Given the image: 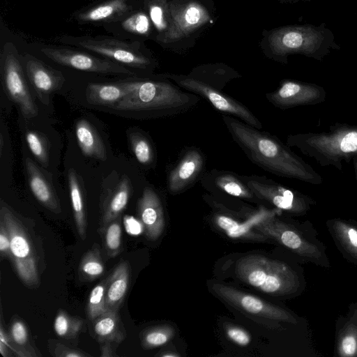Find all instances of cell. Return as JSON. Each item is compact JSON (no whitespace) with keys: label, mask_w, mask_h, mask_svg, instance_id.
<instances>
[{"label":"cell","mask_w":357,"mask_h":357,"mask_svg":"<svg viewBox=\"0 0 357 357\" xmlns=\"http://www.w3.org/2000/svg\"><path fill=\"white\" fill-rule=\"evenodd\" d=\"M164 77L172 80L179 87L202 97L218 111L233 116L245 123L261 130L260 120L241 102L227 96L220 90L197 80L188 75L165 73Z\"/></svg>","instance_id":"7c38bea8"},{"label":"cell","mask_w":357,"mask_h":357,"mask_svg":"<svg viewBox=\"0 0 357 357\" xmlns=\"http://www.w3.org/2000/svg\"><path fill=\"white\" fill-rule=\"evenodd\" d=\"M120 22L122 29L127 33L154 40L155 33L146 10L141 7L129 13Z\"/></svg>","instance_id":"d6a6232c"},{"label":"cell","mask_w":357,"mask_h":357,"mask_svg":"<svg viewBox=\"0 0 357 357\" xmlns=\"http://www.w3.org/2000/svg\"><path fill=\"white\" fill-rule=\"evenodd\" d=\"M68 185L77 230L81 238L84 240L86 236L84 204L79 181L74 169H72L68 172Z\"/></svg>","instance_id":"836d02e7"},{"label":"cell","mask_w":357,"mask_h":357,"mask_svg":"<svg viewBox=\"0 0 357 357\" xmlns=\"http://www.w3.org/2000/svg\"><path fill=\"white\" fill-rule=\"evenodd\" d=\"M225 331L227 337L238 346L245 347L251 341L250 334L238 326L229 324L227 326Z\"/></svg>","instance_id":"7bdbcfd3"},{"label":"cell","mask_w":357,"mask_h":357,"mask_svg":"<svg viewBox=\"0 0 357 357\" xmlns=\"http://www.w3.org/2000/svg\"><path fill=\"white\" fill-rule=\"evenodd\" d=\"M128 84L130 93L113 107L115 109L148 112L159 117L174 116L193 109L200 100L197 95L182 90L165 77Z\"/></svg>","instance_id":"3957f363"},{"label":"cell","mask_w":357,"mask_h":357,"mask_svg":"<svg viewBox=\"0 0 357 357\" xmlns=\"http://www.w3.org/2000/svg\"><path fill=\"white\" fill-rule=\"evenodd\" d=\"M107 278L94 287L88 298L86 314L89 320L93 321L105 313L108 309L106 307V288Z\"/></svg>","instance_id":"d590c367"},{"label":"cell","mask_w":357,"mask_h":357,"mask_svg":"<svg viewBox=\"0 0 357 357\" xmlns=\"http://www.w3.org/2000/svg\"><path fill=\"white\" fill-rule=\"evenodd\" d=\"M130 144L137 160L143 165H151L155 160L153 147L149 139L140 132L132 133Z\"/></svg>","instance_id":"f35d334b"},{"label":"cell","mask_w":357,"mask_h":357,"mask_svg":"<svg viewBox=\"0 0 357 357\" xmlns=\"http://www.w3.org/2000/svg\"><path fill=\"white\" fill-rule=\"evenodd\" d=\"M282 211L279 209L267 210L261 208L259 211L251 215L245 222H240L232 217L224 214H216L214 220L215 225L222 230L227 236L234 239L264 238L263 236L255 234L252 231V227L261 221L263 219L275 215L277 212Z\"/></svg>","instance_id":"603a6c76"},{"label":"cell","mask_w":357,"mask_h":357,"mask_svg":"<svg viewBox=\"0 0 357 357\" xmlns=\"http://www.w3.org/2000/svg\"><path fill=\"white\" fill-rule=\"evenodd\" d=\"M130 90L128 82L116 84L89 83L86 89V99L91 105L114 107Z\"/></svg>","instance_id":"4316f807"},{"label":"cell","mask_w":357,"mask_h":357,"mask_svg":"<svg viewBox=\"0 0 357 357\" xmlns=\"http://www.w3.org/2000/svg\"><path fill=\"white\" fill-rule=\"evenodd\" d=\"M169 27L159 44L181 53L215 20L213 0H169Z\"/></svg>","instance_id":"8992f818"},{"label":"cell","mask_w":357,"mask_h":357,"mask_svg":"<svg viewBox=\"0 0 357 357\" xmlns=\"http://www.w3.org/2000/svg\"><path fill=\"white\" fill-rule=\"evenodd\" d=\"M320 166L342 170V161L349 163L357 156V125L335 123L328 131L289 135L287 143Z\"/></svg>","instance_id":"277c9868"},{"label":"cell","mask_w":357,"mask_h":357,"mask_svg":"<svg viewBox=\"0 0 357 357\" xmlns=\"http://www.w3.org/2000/svg\"><path fill=\"white\" fill-rule=\"evenodd\" d=\"M0 253L1 258L10 257V236L6 227L1 220H0Z\"/></svg>","instance_id":"ee69618b"},{"label":"cell","mask_w":357,"mask_h":357,"mask_svg":"<svg viewBox=\"0 0 357 357\" xmlns=\"http://www.w3.org/2000/svg\"><path fill=\"white\" fill-rule=\"evenodd\" d=\"M174 335V330L169 326H158L144 331L142 335L144 349H153L165 344Z\"/></svg>","instance_id":"74e56055"},{"label":"cell","mask_w":357,"mask_h":357,"mask_svg":"<svg viewBox=\"0 0 357 357\" xmlns=\"http://www.w3.org/2000/svg\"><path fill=\"white\" fill-rule=\"evenodd\" d=\"M22 60L36 93L44 104H48L50 96L60 89L64 83L63 74L30 54L25 53Z\"/></svg>","instance_id":"ac0fdd59"},{"label":"cell","mask_w":357,"mask_h":357,"mask_svg":"<svg viewBox=\"0 0 357 357\" xmlns=\"http://www.w3.org/2000/svg\"><path fill=\"white\" fill-rule=\"evenodd\" d=\"M259 45L266 57L282 64L288 63L291 54L321 61L331 51L340 50L334 33L324 22L319 26L294 24L264 30Z\"/></svg>","instance_id":"7a4b0ae2"},{"label":"cell","mask_w":357,"mask_h":357,"mask_svg":"<svg viewBox=\"0 0 357 357\" xmlns=\"http://www.w3.org/2000/svg\"><path fill=\"white\" fill-rule=\"evenodd\" d=\"M0 68L3 89L8 97L18 106L26 119L36 116L38 107L30 93L20 56L11 42L6 43L1 49Z\"/></svg>","instance_id":"30bf717a"},{"label":"cell","mask_w":357,"mask_h":357,"mask_svg":"<svg viewBox=\"0 0 357 357\" xmlns=\"http://www.w3.org/2000/svg\"><path fill=\"white\" fill-rule=\"evenodd\" d=\"M352 161L354 169L355 177L357 181V156L354 157Z\"/></svg>","instance_id":"681fc988"},{"label":"cell","mask_w":357,"mask_h":357,"mask_svg":"<svg viewBox=\"0 0 357 357\" xmlns=\"http://www.w3.org/2000/svg\"><path fill=\"white\" fill-rule=\"evenodd\" d=\"M92 322L93 330L98 341L120 343L125 339L126 331L118 311L107 310Z\"/></svg>","instance_id":"83f0119b"},{"label":"cell","mask_w":357,"mask_h":357,"mask_svg":"<svg viewBox=\"0 0 357 357\" xmlns=\"http://www.w3.org/2000/svg\"><path fill=\"white\" fill-rule=\"evenodd\" d=\"M238 278L248 285L272 296H295L303 290V278L286 263L251 255L236 265Z\"/></svg>","instance_id":"5b68a950"},{"label":"cell","mask_w":357,"mask_h":357,"mask_svg":"<svg viewBox=\"0 0 357 357\" xmlns=\"http://www.w3.org/2000/svg\"><path fill=\"white\" fill-rule=\"evenodd\" d=\"M188 75L220 91L228 82L241 77L237 71L221 63L197 66Z\"/></svg>","instance_id":"484cf974"},{"label":"cell","mask_w":357,"mask_h":357,"mask_svg":"<svg viewBox=\"0 0 357 357\" xmlns=\"http://www.w3.org/2000/svg\"><path fill=\"white\" fill-rule=\"evenodd\" d=\"M82 324V320L71 317L61 310L54 319V329L58 336L65 339H71L77 336Z\"/></svg>","instance_id":"8d00e7d4"},{"label":"cell","mask_w":357,"mask_h":357,"mask_svg":"<svg viewBox=\"0 0 357 357\" xmlns=\"http://www.w3.org/2000/svg\"><path fill=\"white\" fill-rule=\"evenodd\" d=\"M77 142L85 155L105 160V147L93 126L86 119L78 121L75 125Z\"/></svg>","instance_id":"f1b7e54d"},{"label":"cell","mask_w":357,"mask_h":357,"mask_svg":"<svg viewBox=\"0 0 357 357\" xmlns=\"http://www.w3.org/2000/svg\"><path fill=\"white\" fill-rule=\"evenodd\" d=\"M0 220L3 222L9 234L10 259L17 275L27 287L33 288L38 286V259L28 230L13 212L3 204L1 206Z\"/></svg>","instance_id":"ba28073f"},{"label":"cell","mask_w":357,"mask_h":357,"mask_svg":"<svg viewBox=\"0 0 357 357\" xmlns=\"http://www.w3.org/2000/svg\"><path fill=\"white\" fill-rule=\"evenodd\" d=\"M258 199L294 215H305L316 204L311 197L289 188L264 176L241 175Z\"/></svg>","instance_id":"8fae6325"},{"label":"cell","mask_w":357,"mask_h":357,"mask_svg":"<svg viewBox=\"0 0 357 357\" xmlns=\"http://www.w3.org/2000/svg\"><path fill=\"white\" fill-rule=\"evenodd\" d=\"M102 230L107 253L110 257H114L121 249L122 229L120 218L110 222Z\"/></svg>","instance_id":"ab89813d"},{"label":"cell","mask_w":357,"mask_h":357,"mask_svg":"<svg viewBox=\"0 0 357 357\" xmlns=\"http://www.w3.org/2000/svg\"><path fill=\"white\" fill-rule=\"evenodd\" d=\"M40 52L55 63L79 70L100 74L135 75L124 66L112 60L73 49L45 47L41 48Z\"/></svg>","instance_id":"5bb4252c"},{"label":"cell","mask_w":357,"mask_h":357,"mask_svg":"<svg viewBox=\"0 0 357 357\" xmlns=\"http://www.w3.org/2000/svg\"><path fill=\"white\" fill-rule=\"evenodd\" d=\"M56 40L101 55L116 63L142 70H153L157 61L142 51L139 42L128 43L104 36H63Z\"/></svg>","instance_id":"9c48e42d"},{"label":"cell","mask_w":357,"mask_h":357,"mask_svg":"<svg viewBox=\"0 0 357 357\" xmlns=\"http://www.w3.org/2000/svg\"><path fill=\"white\" fill-rule=\"evenodd\" d=\"M10 349L8 345L0 341V353L3 357H8L10 356Z\"/></svg>","instance_id":"7dc6e473"},{"label":"cell","mask_w":357,"mask_h":357,"mask_svg":"<svg viewBox=\"0 0 357 357\" xmlns=\"http://www.w3.org/2000/svg\"><path fill=\"white\" fill-rule=\"evenodd\" d=\"M25 137L32 154L46 167L48 164V152L45 137L36 131H27Z\"/></svg>","instance_id":"60d3db41"},{"label":"cell","mask_w":357,"mask_h":357,"mask_svg":"<svg viewBox=\"0 0 357 357\" xmlns=\"http://www.w3.org/2000/svg\"><path fill=\"white\" fill-rule=\"evenodd\" d=\"M50 353L56 357H85L88 354L81 350L70 348L59 342L51 340L49 342Z\"/></svg>","instance_id":"b9f144b4"},{"label":"cell","mask_w":357,"mask_h":357,"mask_svg":"<svg viewBox=\"0 0 357 357\" xmlns=\"http://www.w3.org/2000/svg\"><path fill=\"white\" fill-rule=\"evenodd\" d=\"M8 335L9 347L15 356L20 357L38 356L31 344L28 328L22 320L18 318L13 320Z\"/></svg>","instance_id":"1f68e13d"},{"label":"cell","mask_w":357,"mask_h":357,"mask_svg":"<svg viewBox=\"0 0 357 357\" xmlns=\"http://www.w3.org/2000/svg\"><path fill=\"white\" fill-rule=\"evenodd\" d=\"M334 355L357 357V303H351L346 314L335 321Z\"/></svg>","instance_id":"44dd1931"},{"label":"cell","mask_w":357,"mask_h":357,"mask_svg":"<svg viewBox=\"0 0 357 357\" xmlns=\"http://www.w3.org/2000/svg\"><path fill=\"white\" fill-rule=\"evenodd\" d=\"M25 168L29 185L34 197L48 209L59 213V200L51 183L29 158L25 159Z\"/></svg>","instance_id":"cb8c5ba5"},{"label":"cell","mask_w":357,"mask_h":357,"mask_svg":"<svg viewBox=\"0 0 357 357\" xmlns=\"http://www.w3.org/2000/svg\"><path fill=\"white\" fill-rule=\"evenodd\" d=\"M111 343L109 342H104V344L100 347L101 357H114L117 356L112 347Z\"/></svg>","instance_id":"bcb514c9"},{"label":"cell","mask_w":357,"mask_h":357,"mask_svg":"<svg viewBox=\"0 0 357 357\" xmlns=\"http://www.w3.org/2000/svg\"><path fill=\"white\" fill-rule=\"evenodd\" d=\"M142 7L150 17L155 33L154 40L159 43L169 27V0H142Z\"/></svg>","instance_id":"f546056e"},{"label":"cell","mask_w":357,"mask_h":357,"mask_svg":"<svg viewBox=\"0 0 357 357\" xmlns=\"http://www.w3.org/2000/svg\"><path fill=\"white\" fill-rule=\"evenodd\" d=\"M211 289L216 296L238 310L261 319L297 324L295 315L284 308L222 283H214Z\"/></svg>","instance_id":"4fadbf2b"},{"label":"cell","mask_w":357,"mask_h":357,"mask_svg":"<svg viewBox=\"0 0 357 357\" xmlns=\"http://www.w3.org/2000/svg\"><path fill=\"white\" fill-rule=\"evenodd\" d=\"M130 278L129 263L121 260L107 277L106 288V307L108 310L118 311L126 296Z\"/></svg>","instance_id":"d4e9b609"},{"label":"cell","mask_w":357,"mask_h":357,"mask_svg":"<svg viewBox=\"0 0 357 357\" xmlns=\"http://www.w3.org/2000/svg\"><path fill=\"white\" fill-rule=\"evenodd\" d=\"M281 3H294L300 1H311L312 0H276Z\"/></svg>","instance_id":"c3c4849f"},{"label":"cell","mask_w":357,"mask_h":357,"mask_svg":"<svg viewBox=\"0 0 357 357\" xmlns=\"http://www.w3.org/2000/svg\"><path fill=\"white\" fill-rule=\"evenodd\" d=\"M326 97L323 86L290 79L281 80L276 90L266 93L267 100L280 109L320 104Z\"/></svg>","instance_id":"9a60e30c"},{"label":"cell","mask_w":357,"mask_h":357,"mask_svg":"<svg viewBox=\"0 0 357 357\" xmlns=\"http://www.w3.org/2000/svg\"><path fill=\"white\" fill-rule=\"evenodd\" d=\"M105 266L98 245H94L82 257L79 273L85 280H93L103 275Z\"/></svg>","instance_id":"e575fe53"},{"label":"cell","mask_w":357,"mask_h":357,"mask_svg":"<svg viewBox=\"0 0 357 357\" xmlns=\"http://www.w3.org/2000/svg\"><path fill=\"white\" fill-rule=\"evenodd\" d=\"M0 144H1L0 148H1V153L2 152V149H3V135H1V137H0Z\"/></svg>","instance_id":"f907efd6"},{"label":"cell","mask_w":357,"mask_h":357,"mask_svg":"<svg viewBox=\"0 0 357 357\" xmlns=\"http://www.w3.org/2000/svg\"><path fill=\"white\" fill-rule=\"evenodd\" d=\"M139 220L147 238L156 240L165 227L162 204L158 194L151 187H145L137 202Z\"/></svg>","instance_id":"ffe728a7"},{"label":"cell","mask_w":357,"mask_h":357,"mask_svg":"<svg viewBox=\"0 0 357 357\" xmlns=\"http://www.w3.org/2000/svg\"><path fill=\"white\" fill-rule=\"evenodd\" d=\"M125 223L126 226H131V227L127 229L128 231L131 234H137L139 233L140 230V224L130 216L125 217Z\"/></svg>","instance_id":"f6af8a7d"},{"label":"cell","mask_w":357,"mask_h":357,"mask_svg":"<svg viewBox=\"0 0 357 357\" xmlns=\"http://www.w3.org/2000/svg\"><path fill=\"white\" fill-rule=\"evenodd\" d=\"M141 5L142 0H103L77 10L73 18L79 24L118 22Z\"/></svg>","instance_id":"e0dca14e"},{"label":"cell","mask_w":357,"mask_h":357,"mask_svg":"<svg viewBox=\"0 0 357 357\" xmlns=\"http://www.w3.org/2000/svg\"><path fill=\"white\" fill-rule=\"evenodd\" d=\"M205 157L202 151L194 146L185 149L175 165L167 175V189L177 195L190 188L204 174Z\"/></svg>","instance_id":"2e32d148"},{"label":"cell","mask_w":357,"mask_h":357,"mask_svg":"<svg viewBox=\"0 0 357 357\" xmlns=\"http://www.w3.org/2000/svg\"><path fill=\"white\" fill-rule=\"evenodd\" d=\"M222 121L233 140L258 167L280 177L319 185L323 178L308 163L277 137L226 114Z\"/></svg>","instance_id":"6da1fadb"},{"label":"cell","mask_w":357,"mask_h":357,"mask_svg":"<svg viewBox=\"0 0 357 357\" xmlns=\"http://www.w3.org/2000/svg\"><path fill=\"white\" fill-rule=\"evenodd\" d=\"M199 181L204 188L211 192H221L231 197L248 201L258 199L241 175L232 172L211 169L204 173Z\"/></svg>","instance_id":"d6986e66"},{"label":"cell","mask_w":357,"mask_h":357,"mask_svg":"<svg viewBox=\"0 0 357 357\" xmlns=\"http://www.w3.org/2000/svg\"><path fill=\"white\" fill-rule=\"evenodd\" d=\"M255 229L304 260L321 268L331 267L326 247L310 222L296 225L273 215L263 219Z\"/></svg>","instance_id":"52a82bcc"},{"label":"cell","mask_w":357,"mask_h":357,"mask_svg":"<svg viewBox=\"0 0 357 357\" xmlns=\"http://www.w3.org/2000/svg\"><path fill=\"white\" fill-rule=\"evenodd\" d=\"M130 195V183L125 177L117 185L106 203L102 215V229L120 216L128 203Z\"/></svg>","instance_id":"4dcf8cb0"},{"label":"cell","mask_w":357,"mask_h":357,"mask_svg":"<svg viewBox=\"0 0 357 357\" xmlns=\"http://www.w3.org/2000/svg\"><path fill=\"white\" fill-rule=\"evenodd\" d=\"M326 225L343 257L357 265V221L335 218L328 219Z\"/></svg>","instance_id":"7402d4cb"}]
</instances>
